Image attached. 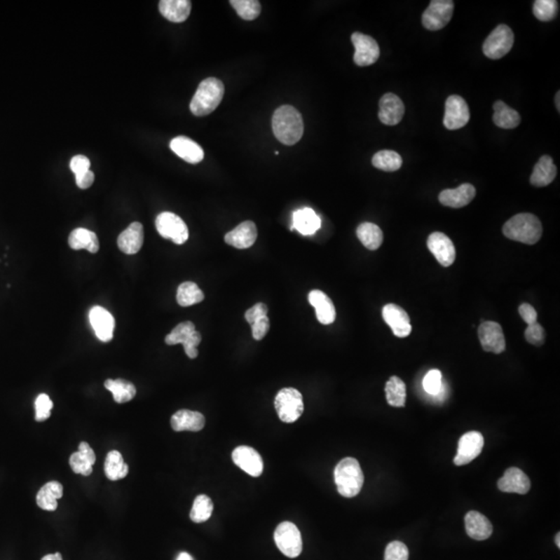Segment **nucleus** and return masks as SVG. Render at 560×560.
Returning a JSON list of instances; mask_svg holds the SVG:
<instances>
[{"label": "nucleus", "instance_id": "37", "mask_svg": "<svg viewBox=\"0 0 560 560\" xmlns=\"http://www.w3.org/2000/svg\"><path fill=\"white\" fill-rule=\"evenodd\" d=\"M105 387L107 390L114 395V399L118 404H124L133 399L136 395V388L131 382L126 380L108 379L105 381Z\"/></svg>", "mask_w": 560, "mask_h": 560}, {"label": "nucleus", "instance_id": "1", "mask_svg": "<svg viewBox=\"0 0 560 560\" xmlns=\"http://www.w3.org/2000/svg\"><path fill=\"white\" fill-rule=\"evenodd\" d=\"M274 135L281 144L294 146L303 136L304 124L301 114L291 105H282L272 118Z\"/></svg>", "mask_w": 560, "mask_h": 560}, {"label": "nucleus", "instance_id": "42", "mask_svg": "<svg viewBox=\"0 0 560 560\" xmlns=\"http://www.w3.org/2000/svg\"><path fill=\"white\" fill-rule=\"evenodd\" d=\"M229 4L244 20H254L261 14V6L257 0H231Z\"/></svg>", "mask_w": 560, "mask_h": 560}, {"label": "nucleus", "instance_id": "54", "mask_svg": "<svg viewBox=\"0 0 560 560\" xmlns=\"http://www.w3.org/2000/svg\"><path fill=\"white\" fill-rule=\"evenodd\" d=\"M177 560H194L193 557L187 552H182L179 553V556L177 557Z\"/></svg>", "mask_w": 560, "mask_h": 560}, {"label": "nucleus", "instance_id": "32", "mask_svg": "<svg viewBox=\"0 0 560 560\" xmlns=\"http://www.w3.org/2000/svg\"><path fill=\"white\" fill-rule=\"evenodd\" d=\"M64 495V486L58 482H49L36 494V505L44 510L53 512L57 509V499Z\"/></svg>", "mask_w": 560, "mask_h": 560}, {"label": "nucleus", "instance_id": "15", "mask_svg": "<svg viewBox=\"0 0 560 560\" xmlns=\"http://www.w3.org/2000/svg\"><path fill=\"white\" fill-rule=\"evenodd\" d=\"M428 247L443 267L453 265L456 259V248L446 235L439 231L432 233L428 239Z\"/></svg>", "mask_w": 560, "mask_h": 560}, {"label": "nucleus", "instance_id": "7", "mask_svg": "<svg viewBox=\"0 0 560 560\" xmlns=\"http://www.w3.org/2000/svg\"><path fill=\"white\" fill-rule=\"evenodd\" d=\"M274 540L280 552L285 556L296 559L301 554V533L294 523H280L274 533Z\"/></svg>", "mask_w": 560, "mask_h": 560}, {"label": "nucleus", "instance_id": "41", "mask_svg": "<svg viewBox=\"0 0 560 560\" xmlns=\"http://www.w3.org/2000/svg\"><path fill=\"white\" fill-rule=\"evenodd\" d=\"M214 505L211 498L207 495H198L193 503L191 512H190V519L194 523H203L211 518L213 512Z\"/></svg>", "mask_w": 560, "mask_h": 560}, {"label": "nucleus", "instance_id": "52", "mask_svg": "<svg viewBox=\"0 0 560 560\" xmlns=\"http://www.w3.org/2000/svg\"><path fill=\"white\" fill-rule=\"evenodd\" d=\"M94 181L95 175L94 172H90V170L86 172V174L81 175V176L76 177V184L80 189H88V188H90V186L93 185Z\"/></svg>", "mask_w": 560, "mask_h": 560}, {"label": "nucleus", "instance_id": "30", "mask_svg": "<svg viewBox=\"0 0 560 560\" xmlns=\"http://www.w3.org/2000/svg\"><path fill=\"white\" fill-rule=\"evenodd\" d=\"M322 220L310 207L298 210L293 215L292 229H297L301 235H311L321 228Z\"/></svg>", "mask_w": 560, "mask_h": 560}, {"label": "nucleus", "instance_id": "35", "mask_svg": "<svg viewBox=\"0 0 560 560\" xmlns=\"http://www.w3.org/2000/svg\"><path fill=\"white\" fill-rule=\"evenodd\" d=\"M357 237L369 250H377L383 243L382 229L371 222H363L357 228Z\"/></svg>", "mask_w": 560, "mask_h": 560}, {"label": "nucleus", "instance_id": "55", "mask_svg": "<svg viewBox=\"0 0 560 560\" xmlns=\"http://www.w3.org/2000/svg\"><path fill=\"white\" fill-rule=\"evenodd\" d=\"M559 538H560V533H557L556 536H555V544L557 545V547H559V548H560V540H559Z\"/></svg>", "mask_w": 560, "mask_h": 560}, {"label": "nucleus", "instance_id": "47", "mask_svg": "<svg viewBox=\"0 0 560 560\" xmlns=\"http://www.w3.org/2000/svg\"><path fill=\"white\" fill-rule=\"evenodd\" d=\"M525 339L531 345L542 346L545 343V330L538 323L528 325L525 332Z\"/></svg>", "mask_w": 560, "mask_h": 560}, {"label": "nucleus", "instance_id": "17", "mask_svg": "<svg viewBox=\"0 0 560 560\" xmlns=\"http://www.w3.org/2000/svg\"><path fill=\"white\" fill-rule=\"evenodd\" d=\"M88 317L97 337L104 343L111 341L116 326L114 315L102 306H94L90 309Z\"/></svg>", "mask_w": 560, "mask_h": 560}, {"label": "nucleus", "instance_id": "33", "mask_svg": "<svg viewBox=\"0 0 560 560\" xmlns=\"http://www.w3.org/2000/svg\"><path fill=\"white\" fill-rule=\"evenodd\" d=\"M69 245L72 250H86L90 254H97L100 248L98 237L94 231L86 228H76L70 233Z\"/></svg>", "mask_w": 560, "mask_h": 560}, {"label": "nucleus", "instance_id": "27", "mask_svg": "<svg viewBox=\"0 0 560 560\" xmlns=\"http://www.w3.org/2000/svg\"><path fill=\"white\" fill-rule=\"evenodd\" d=\"M467 535L475 540H484L493 533V526L489 519L479 512L471 510L465 517Z\"/></svg>", "mask_w": 560, "mask_h": 560}, {"label": "nucleus", "instance_id": "49", "mask_svg": "<svg viewBox=\"0 0 560 560\" xmlns=\"http://www.w3.org/2000/svg\"><path fill=\"white\" fill-rule=\"evenodd\" d=\"M71 170L75 174V177L81 176L90 170V161L88 157L83 155H77L71 159Z\"/></svg>", "mask_w": 560, "mask_h": 560}, {"label": "nucleus", "instance_id": "18", "mask_svg": "<svg viewBox=\"0 0 560 560\" xmlns=\"http://www.w3.org/2000/svg\"><path fill=\"white\" fill-rule=\"evenodd\" d=\"M233 460L244 472L252 475V477H257L263 473V458L252 447H237L233 451Z\"/></svg>", "mask_w": 560, "mask_h": 560}, {"label": "nucleus", "instance_id": "6", "mask_svg": "<svg viewBox=\"0 0 560 560\" xmlns=\"http://www.w3.org/2000/svg\"><path fill=\"white\" fill-rule=\"evenodd\" d=\"M200 341H202V335L196 332V326L190 321L179 324L165 337L166 345L175 346L183 343L186 355L191 359L198 356V346Z\"/></svg>", "mask_w": 560, "mask_h": 560}, {"label": "nucleus", "instance_id": "56", "mask_svg": "<svg viewBox=\"0 0 560 560\" xmlns=\"http://www.w3.org/2000/svg\"><path fill=\"white\" fill-rule=\"evenodd\" d=\"M555 101H556V103H557V104H556V107H557V109H559H559H560V105H559V93H557V95H556V98H555Z\"/></svg>", "mask_w": 560, "mask_h": 560}, {"label": "nucleus", "instance_id": "9", "mask_svg": "<svg viewBox=\"0 0 560 560\" xmlns=\"http://www.w3.org/2000/svg\"><path fill=\"white\" fill-rule=\"evenodd\" d=\"M156 228L164 239L172 240L182 245L189 238V231L184 220L172 212H163L156 218Z\"/></svg>", "mask_w": 560, "mask_h": 560}, {"label": "nucleus", "instance_id": "11", "mask_svg": "<svg viewBox=\"0 0 560 560\" xmlns=\"http://www.w3.org/2000/svg\"><path fill=\"white\" fill-rule=\"evenodd\" d=\"M351 40L355 47L354 62L357 66H371L379 60V45L371 36L361 34V32H354L352 34Z\"/></svg>", "mask_w": 560, "mask_h": 560}, {"label": "nucleus", "instance_id": "19", "mask_svg": "<svg viewBox=\"0 0 560 560\" xmlns=\"http://www.w3.org/2000/svg\"><path fill=\"white\" fill-rule=\"evenodd\" d=\"M379 118L387 126H395L403 120L405 105L397 95L385 94L380 100Z\"/></svg>", "mask_w": 560, "mask_h": 560}, {"label": "nucleus", "instance_id": "51", "mask_svg": "<svg viewBox=\"0 0 560 560\" xmlns=\"http://www.w3.org/2000/svg\"><path fill=\"white\" fill-rule=\"evenodd\" d=\"M265 315H268L267 306L264 303H257L246 311L245 319L246 321L250 323V325H252L255 320L259 319V317H265Z\"/></svg>", "mask_w": 560, "mask_h": 560}, {"label": "nucleus", "instance_id": "44", "mask_svg": "<svg viewBox=\"0 0 560 560\" xmlns=\"http://www.w3.org/2000/svg\"><path fill=\"white\" fill-rule=\"evenodd\" d=\"M423 387L428 395H433V397H436V395L443 392L445 389L441 371H438V369L430 371L423 378Z\"/></svg>", "mask_w": 560, "mask_h": 560}, {"label": "nucleus", "instance_id": "34", "mask_svg": "<svg viewBox=\"0 0 560 560\" xmlns=\"http://www.w3.org/2000/svg\"><path fill=\"white\" fill-rule=\"evenodd\" d=\"M493 108H494L493 122L497 127L503 129H514L520 125V114L503 101H496Z\"/></svg>", "mask_w": 560, "mask_h": 560}, {"label": "nucleus", "instance_id": "29", "mask_svg": "<svg viewBox=\"0 0 560 560\" xmlns=\"http://www.w3.org/2000/svg\"><path fill=\"white\" fill-rule=\"evenodd\" d=\"M159 11L164 18L170 22L182 23L187 20L191 12V1L189 0H162L159 2Z\"/></svg>", "mask_w": 560, "mask_h": 560}, {"label": "nucleus", "instance_id": "12", "mask_svg": "<svg viewBox=\"0 0 560 560\" xmlns=\"http://www.w3.org/2000/svg\"><path fill=\"white\" fill-rule=\"evenodd\" d=\"M470 120V110L462 97L453 95L445 102L443 124L449 130H458L466 126Z\"/></svg>", "mask_w": 560, "mask_h": 560}, {"label": "nucleus", "instance_id": "23", "mask_svg": "<svg viewBox=\"0 0 560 560\" xmlns=\"http://www.w3.org/2000/svg\"><path fill=\"white\" fill-rule=\"evenodd\" d=\"M170 150L188 163L198 164L204 159L202 146L186 136H178L170 142Z\"/></svg>", "mask_w": 560, "mask_h": 560}, {"label": "nucleus", "instance_id": "16", "mask_svg": "<svg viewBox=\"0 0 560 560\" xmlns=\"http://www.w3.org/2000/svg\"><path fill=\"white\" fill-rule=\"evenodd\" d=\"M382 315L387 325L392 329L395 336L403 339L407 337L412 332L408 313L397 304H386L383 307Z\"/></svg>", "mask_w": 560, "mask_h": 560}, {"label": "nucleus", "instance_id": "40", "mask_svg": "<svg viewBox=\"0 0 560 560\" xmlns=\"http://www.w3.org/2000/svg\"><path fill=\"white\" fill-rule=\"evenodd\" d=\"M371 163L378 170H383V172H397L402 168L403 164V159H402L399 153L395 152V151H380L371 160Z\"/></svg>", "mask_w": 560, "mask_h": 560}, {"label": "nucleus", "instance_id": "8", "mask_svg": "<svg viewBox=\"0 0 560 560\" xmlns=\"http://www.w3.org/2000/svg\"><path fill=\"white\" fill-rule=\"evenodd\" d=\"M514 32L509 26L498 25L484 41V55L491 60H499L509 53L514 45Z\"/></svg>", "mask_w": 560, "mask_h": 560}, {"label": "nucleus", "instance_id": "46", "mask_svg": "<svg viewBox=\"0 0 560 560\" xmlns=\"http://www.w3.org/2000/svg\"><path fill=\"white\" fill-rule=\"evenodd\" d=\"M409 550L404 542L395 540L387 545L384 560H408Z\"/></svg>", "mask_w": 560, "mask_h": 560}, {"label": "nucleus", "instance_id": "14", "mask_svg": "<svg viewBox=\"0 0 560 560\" xmlns=\"http://www.w3.org/2000/svg\"><path fill=\"white\" fill-rule=\"evenodd\" d=\"M482 347L486 352L500 354L505 350V339L503 328L495 322H484L479 328Z\"/></svg>", "mask_w": 560, "mask_h": 560}, {"label": "nucleus", "instance_id": "25", "mask_svg": "<svg viewBox=\"0 0 560 560\" xmlns=\"http://www.w3.org/2000/svg\"><path fill=\"white\" fill-rule=\"evenodd\" d=\"M144 239V226L139 222H133L118 235V246L124 254H135L142 250Z\"/></svg>", "mask_w": 560, "mask_h": 560}, {"label": "nucleus", "instance_id": "48", "mask_svg": "<svg viewBox=\"0 0 560 560\" xmlns=\"http://www.w3.org/2000/svg\"><path fill=\"white\" fill-rule=\"evenodd\" d=\"M252 336L255 341H261L270 329V320L268 315L255 320L252 324Z\"/></svg>", "mask_w": 560, "mask_h": 560}, {"label": "nucleus", "instance_id": "39", "mask_svg": "<svg viewBox=\"0 0 560 560\" xmlns=\"http://www.w3.org/2000/svg\"><path fill=\"white\" fill-rule=\"evenodd\" d=\"M204 293L196 283L186 281L179 285L178 292H177V301H178L179 306H191L204 301Z\"/></svg>", "mask_w": 560, "mask_h": 560}, {"label": "nucleus", "instance_id": "45", "mask_svg": "<svg viewBox=\"0 0 560 560\" xmlns=\"http://www.w3.org/2000/svg\"><path fill=\"white\" fill-rule=\"evenodd\" d=\"M34 408H36V417L34 418H36V421L41 423V421H47L51 416L53 403H52L49 395H47L46 393H41L36 397V402H34Z\"/></svg>", "mask_w": 560, "mask_h": 560}, {"label": "nucleus", "instance_id": "36", "mask_svg": "<svg viewBox=\"0 0 560 560\" xmlns=\"http://www.w3.org/2000/svg\"><path fill=\"white\" fill-rule=\"evenodd\" d=\"M106 477L110 481H118V479H125L129 472V467L124 462V458L118 451H112L108 453L106 457L105 465H104Z\"/></svg>", "mask_w": 560, "mask_h": 560}, {"label": "nucleus", "instance_id": "26", "mask_svg": "<svg viewBox=\"0 0 560 560\" xmlns=\"http://www.w3.org/2000/svg\"><path fill=\"white\" fill-rule=\"evenodd\" d=\"M170 423L176 432H200L204 429L205 419L202 413L184 409L172 415Z\"/></svg>", "mask_w": 560, "mask_h": 560}, {"label": "nucleus", "instance_id": "28", "mask_svg": "<svg viewBox=\"0 0 560 560\" xmlns=\"http://www.w3.org/2000/svg\"><path fill=\"white\" fill-rule=\"evenodd\" d=\"M96 463V455L88 442H81L77 453L70 457V466L77 474L88 477L92 474L93 466Z\"/></svg>", "mask_w": 560, "mask_h": 560}, {"label": "nucleus", "instance_id": "21", "mask_svg": "<svg viewBox=\"0 0 560 560\" xmlns=\"http://www.w3.org/2000/svg\"><path fill=\"white\" fill-rule=\"evenodd\" d=\"M531 486V479L516 467L507 469L503 477L498 481V489L501 492L524 495L529 492Z\"/></svg>", "mask_w": 560, "mask_h": 560}, {"label": "nucleus", "instance_id": "53", "mask_svg": "<svg viewBox=\"0 0 560 560\" xmlns=\"http://www.w3.org/2000/svg\"><path fill=\"white\" fill-rule=\"evenodd\" d=\"M42 560H62V557L60 553H55V554L46 555L43 557Z\"/></svg>", "mask_w": 560, "mask_h": 560}, {"label": "nucleus", "instance_id": "38", "mask_svg": "<svg viewBox=\"0 0 560 560\" xmlns=\"http://www.w3.org/2000/svg\"><path fill=\"white\" fill-rule=\"evenodd\" d=\"M385 392H386L387 403L389 405L397 408L405 407L407 392H406V385L403 380L395 377V376L391 377L386 383Z\"/></svg>", "mask_w": 560, "mask_h": 560}, {"label": "nucleus", "instance_id": "31", "mask_svg": "<svg viewBox=\"0 0 560 560\" xmlns=\"http://www.w3.org/2000/svg\"><path fill=\"white\" fill-rule=\"evenodd\" d=\"M557 168L550 156L545 155L538 160L531 177V183L535 187H546L556 178Z\"/></svg>", "mask_w": 560, "mask_h": 560}, {"label": "nucleus", "instance_id": "3", "mask_svg": "<svg viewBox=\"0 0 560 560\" xmlns=\"http://www.w3.org/2000/svg\"><path fill=\"white\" fill-rule=\"evenodd\" d=\"M542 228L540 219L533 214L521 213L510 218L503 226V235L512 241L533 245L540 241Z\"/></svg>", "mask_w": 560, "mask_h": 560}, {"label": "nucleus", "instance_id": "10", "mask_svg": "<svg viewBox=\"0 0 560 560\" xmlns=\"http://www.w3.org/2000/svg\"><path fill=\"white\" fill-rule=\"evenodd\" d=\"M455 4L451 0H433L423 14V25L427 29H442L449 25L453 14Z\"/></svg>", "mask_w": 560, "mask_h": 560}, {"label": "nucleus", "instance_id": "50", "mask_svg": "<svg viewBox=\"0 0 560 560\" xmlns=\"http://www.w3.org/2000/svg\"><path fill=\"white\" fill-rule=\"evenodd\" d=\"M519 313L527 325L538 323V313H536L535 307L531 306V304H521V306L519 307Z\"/></svg>", "mask_w": 560, "mask_h": 560}, {"label": "nucleus", "instance_id": "22", "mask_svg": "<svg viewBox=\"0 0 560 560\" xmlns=\"http://www.w3.org/2000/svg\"><path fill=\"white\" fill-rule=\"evenodd\" d=\"M475 191L474 186L471 184H463L456 189L443 190L439 194V202L445 207H466L474 200Z\"/></svg>", "mask_w": 560, "mask_h": 560}, {"label": "nucleus", "instance_id": "24", "mask_svg": "<svg viewBox=\"0 0 560 560\" xmlns=\"http://www.w3.org/2000/svg\"><path fill=\"white\" fill-rule=\"evenodd\" d=\"M308 301L315 309L317 321L323 325H330L335 321L336 311L332 300L320 289H313L309 293Z\"/></svg>", "mask_w": 560, "mask_h": 560}, {"label": "nucleus", "instance_id": "43", "mask_svg": "<svg viewBox=\"0 0 560 560\" xmlns=\"http://www.w3.org/2000/svg\"><path fill=\"white\" fill-rule=\"evenodd\" d=\"M559 6L556 0H536L533 4V14L538 20L548 22L559 14Z\"/></svg>", "mask_w": 560, "mask_h": 560}, {"label": "nucleus", "instance_id": "5", "mask_svg": "<svg viewBox=\"0 0 560 560\" xmlns=\"http://www.w3.org/2000/svg\"><path fill=\"white\" fill-rule=\"evenodd\" d=\"M274 405L281 421L293 423L299 419L303 413V397L297 389L287 387L281 389L278 393Z\"/></svg>", "mask_w": 560, "mask_h": 560}, {"label": "nucleus", "instance_id": "4", "mask_svg": "<svg viewBox=\"0 0 560 560\" xmlns=\"http://www.w3.org/2000/svg\"><path fill=\"white\" fill-rule=\"evenodd\" d=\"M334 481L341 496L352 498L360 493L364 483V475L358 460L346 458L335 467Z\"/></svg>", "mask_w": 560, "mask_h": 560}, {"label": "nucleus", "instance_id": "20", "mask_svg": "<svg viewBox=\"0 0 560 560\" xmlns=\"http://www.w3.org/2000/svg\"><path fill=\"white\" fill-rule=\"evenodd\" d=\"M257 229L254 222L247 220L226 233L224 241L238 250H247L257 241Z\"/></svg>", "mask_w": 560, "mask_h": 560}, {"label": "nucleus", "instance_id": "2", "mask_svg": "<svg viewBox=\"0 0 560 560\" xmlns=\"http://www.w3.org/2000/svg\"><path fill=\"white\" fill-rule=\"evenodd\" d=\"M224 96V84L217 78L210 77L200 82L190 103V110L196 116L212 114L221 103Z\"/></svg>", "mask_w": 560, "mask_h": 560}, {"label": "nucleus", "instance_id": "13", "mask_svg": "<svg viewBox=\"0 0 560 560\" xmlns=\"http://www.w3.org/2000/svg\"><path fill=\"white\" fill-rule=\"evenodd\" d=\"M484 444V437L479 432L471 431L463 435L458 441V453L453 463L457 466H464L472 462L481 455Z\"/></svg>", "mask_w": 560, "mask_h": 560}]
</instances>
